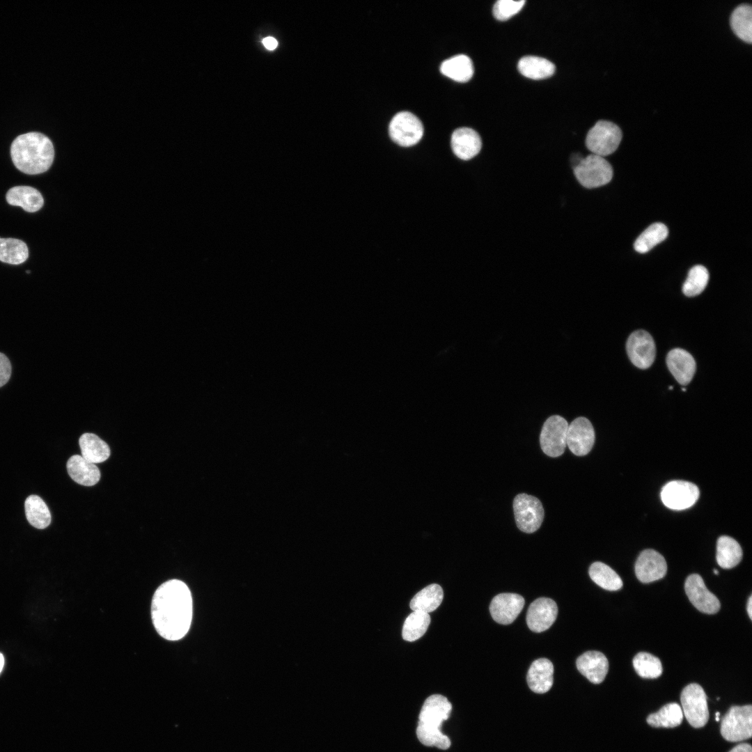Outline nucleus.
Masks as SVG:
<instances>
[{"label":"nucleus","mask_w":752,"mask_h":752,"mask_svg":"<svg viewBox=\"0 0 752 752\" xmlns=\"http://www.w3.org/2000/svg\"><path fill=\"white\" fill-rule=\"evenodd\" d=\"M152 620L157 633L177 641L188 632L192 619V598L187 586L171 579L155 590L151 605Z\"/></svg>","instance_id":"1"},{"label":"nucleus","mask_w":752,"mask_h":752,"mask_svg":"<svg viewBox=\"0 0 752 752\" xmlns=\"http://www.w3.org/2000/svg\"><path fill=\"white\" fill-rule=\"evenodd\" d=\"M10 155L15 167L26 174L47 171L52 164L54 149L50 139L39 132L18 136L12 143Z\"/></svg>","instance_id":"2"},{"label":"nucleus","mask_w":752,"mask_h":752,"mask_svg":"<svg viewBox=\"0 0 752 752\" xmlns=\"http://www.w3.org/2000/svg\"><path fill=\"white\" fill-rule=\"evenodd\" d=\"M452 705L447 698L440 694L431 695L425 700L421 710L416 735L425 746L446 750L451 746L450 739L441 732V726L450 716Z\"/></svg>","instance_id":"3"},{"label":"nucleus","mask_w":752,"mask_h":752,"mask_svg":"<svg viewBox=\"0 0 752 752\" xmlns=\"http://www.w3.org/2000/svg\"><path fill=\"white\" fill-rule=\"evenodd\" d=\"M578 182L583 187L593 189L608 184L613 178V168L603 157L590 154L583 157L573 167Z\"/></svg>","instance_id":"4"},{"label":"nucleus","mask_w":752,"mask_h":752,"mask_svg":"<svg viewBox=\"0 0 752 752\" xmlns=\"http://www.w3.org/2000/svg\"><path fill=\"white\" fill-rule=\"evenodd\" d=\"M622 136V131L616 124L600 120L588 132L586 146L592 154L604 157L616 150Z\"/></svg>","instance_id":"5"},{"label":"nucleus","mask_w":752,"mask_h":752,"mask_svg":"<svg viewBox=\"0 0 752 752\" xmlns=\"http://www.w3.org/2000/svg\"><path fill=\"white\" fill-rule=\"evenodd\" d=\"M721 734L728 742H739L751 737L752 706H733L723 716Z\"/></svg>","instance_id":"6"},{"label":"nucleus","mask_w":752,"mask_h":752,"mask_svg":"<svg viewBox=\"0 0 752 752\" xmlns=\"http://www.w3.org/2000/svg\"><path fill=\"white\" fill-rule=\"evenodd\" d=\"M680 701L684 714L694 728L703 727L709 719L707 696L700 685L691 683L682 691Z\"/></svg>","instance_id":"7"},{"label":"nucleus","mask_w":752,"mask_h":752,"mask_svg":"<svg viewBox=\"0 0 752 752\" xmlns=\"http://www.w3.org/2000/svg\"><path fill=\"white\" fill-rule=\"evenodd\" d=\"M515 522L518 528L526 533L536 531L544 519V509L540 501L527 494H517L513 501Z\"/></svg>","instance_id":"8"},{"label":"nucleus","mask_w":752,"mask_h":752,"mask_svg":"<svg viewBox=\"0 0 752 752\" xmlns=\"http://www.w3.org/2000/svg\"><path fill=\"white\" fill-rule=\"evenodd\" d=\"M391 139L404 147L416 144L423 134V126L420 119L409 111H400L391 119L389 126Z\"/></svg>","instance_id":"9"},{"label":"nucleus","mask_w":752,"mask_h":752,"mask_svg":"<svg viewBox=\"0 0 752 752\" xmlns=\"http://www.w3.org/2000/svg\"><path fill=\"white\" fill-rule=\"evenodd\" d=\"M568 423L559 415L549 417L542 425L540 443L542 451L548 456H561L567 446Z\"/></svg>","instance_id":"10"},{"label":"nucleus","mask_w":752,"mask_h":752,"mask_svg":"<svg viewBox=\"0 0 752 752\" xmlns=\"http://www.w3.org/2000/svg\"><path fill=\"white\" fill-rule=\"evenodd\" d=\"M699 489L692 483L673 480L666 484L661 492L663 503L668 508L681 510L691 507L698 500Z\"/></svg>","instance_id":"11"},{"label":"nucleus","mask_w":752,"mask_h":752,"mask_svg":"<svg viewBox=\"0 0 752 752\" xmlns=\"http://www.w3.org/2000/svg\"><path fill=\"white\" fill-rule=\"evenodd\" d=\"M626 350L629 359L639 368H648L655 359V343L646 331L637 330L632 333L627 340Z\"/></svg>","instance_id":"12"},{"label":"nucleus","mask_w":752,"mask_h":752,"mask_svg":"<svg viewBox=\"0 0 752 752\" xmlns=\"http://www.w3.org/2000/svg\"><path fill=\"white\" fill-rule=\"evenodd\" d=\"M595 439L594 428L588 418L578 417L568 425L566 444L575 455H587L591 451Z\"/></svg>","instance_id":"13"},{"label":"nucleus","mask_w":752,"mask_h":752,"mask_svg":"<svg viewBox=\"0 0 752 752\" xmlns=\"http://www.w3.org/2000/svg\"><path fill=\"white\" fill-rule=\"evenodd\" d=\"M684 590L689 601L700 612L714 614L719 611V599L706 588L699 574H692L687 578Z\"/></svg>","instance_id":"14"},{"label":"nucleus","mask_w":752,"mask_h":752,"mask_svg":"<svg viewBox=\"0 0 752 752\" xmlns=\"http://www.w3.org/2000/svg\"><path fill=\"white\" fill-rule=\"evenodd\" d=\"M558 607L556 602L547 597H540L529 606L526 613V623L534 632L548 629L556 619Z\"/></svg>","instance_id":"15"},{"label":"nucleus","mask_w":752,"mask_h":752,"mask_svg":"<svg viewBox=\"0 0 752 752\" xmlns=\"http://www.w3.org/2000/svg\"><path fill=\"white\" fill-rule=\"evenodd\" d=\"M524 606V599L516 593H500L496 595L489 605V611L494 621L501 625L512 623Z\"/></svg>","instance_id":"16"},{"label":"nucleus","mask_w":752,"mask_h":752,"mask_svg":"<svg viewBox=\"0 0 752 752\" xmlns=\"http://www.w3.org/2000/svg\"><path fill=\"white\" fill-rule=\"evenodd\" d=\"M667 572L664 556L653 549L643 550L635 563V573L642 583H650L663 578Z\"/></svg>","instance_id":"17"},{"label":"nucleus","mask_w":752,"mask_h":752,"mask_svg":"<svg viewBox=\"0 0 752 752\" xmlns=\"http://www.w3.org/2000/svg\"><path fill=\"white\" fill-rule=\"evenodd\" d=\"M451 143L453 153L462 160L474 157L482 147V141L478 132L469 127L456 129L452 134Z\"/></svg>","instance_id":"18"},{"label":"nucleus","mask_w":752,"mask_h":752,"mask_svg":"<svg viewBox=\"0 0 752 752\" xmlns=\"http://www.w3.org/2000/svg\"><path fill=\"white\" fill-rule=\"evenodd\" d=\"M578 671L590 682H602L608 673L609 662L606 656L599 651H587L576 661Z\"/></svg>","instance_id":"19"},{"label":"nucleus","mask_w":752,"mask_h":752,"mask_svg":"<svg viewBox=\"0 0 752 752\" xmlns=\"http://www.w3.org/2000/svg\"><path fill=\"white\" fill-rule=\"evenodd\" d=\"M666 364L673 376L682 385H687L691 381L696 369L694 357L681 348H675L668 353Z\"/></svg>","instance_id":"20"},{"label":"nucleus","mask_w":752,"mask_h":752,"mask_svg":"<svg viewBox=\"0 0 752 752\" xmlns=\"http://www.w3.org/2000/svg\"><path fill=\"white\" fill-rule=\"evenodd\" d=\"M554 666L546 658L535 660L531 665L527 673V683L529 688L535 693L547 692L553 684Z\"/></svg>","instance_id":"21"},{"label":"nucleus","mask_w":752,"mask_h":752,"mask_svg":"<svg viewBox=\"0 0 752 752\" xmlns=\"http://www.w3.org/2000/svg\"><path fill=\"white\" fill-rule=\"evenodd\" d=\"M66 467L70 478L79 485L93 486L100 479L101 474L98 467L85 460L81 455L71 456L67 462Z\"/></svg>","instance_id":"22"},{"label":"nucleus","mask_w":752,"mask_h":752,"mask_svg":"<svg viewBox=\"0 0 752 752\" xmlns=\"http://www.w3.org/2000/svg\"><path fill=\"white\" fill-rule=\"evenodd\" d=\"M6 198L10 205L20 206L29 212L39 210L44 204L43 197L39 191L29 186L10 188L6 193Z\"/></svg>","instance_id":"23"},{"label":"nucleus","mask_w":752,"mask_h":752,"mask_svg":"<svg viewBox=\"0 0 752 752\" xmlns=\"http://www.w3.org/2000/svg\"><path fill=\"white\" fill-rule=\"evenodd\" d=\"M79 444L81 456L91 463L104 462L110 456L111 451L108 444L95 434H83Z\"/></svg>","instance_id":"24"},{"label":"nucleus","mask_w":752,"mask_h":752,"mask_svg":"<svg viewBox=\"0 0 752 752\" xmlns=\"http://www.w3.org/2000/svg\"><path fill=\"white\" fill-rule=\"evenodd\" d=\"M440 70L443 75L454 81L467 82L473 75V65L469 56L459 54L444 61Z\"/></svg>","instance_id":"25"},{"label":"nucleus","mask_w":752,"mask_h":752,"mask_svg":"<svg viewBox=\"0 0 752 752\" xmlns=\"http://www.w3.org/2000/svg\"><path fill=\"white\" fill-rule=\"evenodd\" d=\"M443 598L442 588L437 583H432L418 592L412 599L409 606L412 611L429 613L439 607Z\"/></svg>","instance_id":"26"},{"label":"nucleus","mask_w":752,"mask_h":752,"mask_svg":"<svg viewBox=\"0 0 752 752\" xmlns=\"http://www.w3.org/2000/svg\"><path fill=\"white\" fill-rule=\"evenodd\" d=\"M742 549L739 544L731 537L721 536L716 543V559L719 565L725 569L735 567L741 561Z\"/></svg>","instance_id":"27"},{"label":"nucleus","mask_w":752,"mask_h":752,"mask_svg":"<svg viewBox=\"0 0 752 752\" xmlns=\"http://www.w3.org/2000/svg\"><path fill=\"white\" fill-rule=\"evenodd\" d=\"M517 68L522 75L533 79L549 77L555 72L553 63L535 56H526L520 58Z\"/></svg>","instance_id":"28"},{"label":"nucleus","mask_w":752,"mask_h":752,"mask_svg":"<svg viewBox=\"0 0 752 752\" xmlns=\"http://www.w3.org/2000/svg\"><path fill=\"white\" fill-rule=\"evenodd\" d=\"M730 24L735 35L749 44L752 42V8L750 4L742 3L732 12Z\"/></svg>","instance_id":"29"},{"label":"nucleus","mask_w":752,"mask_h":752,"mask_svg":"<svg viewBox=\"0 0 752 752\" xmlns=\"http://www.w3.org/2000/svg\"><path fill=\"white\" fill-rule=\"evenodd\" d=\"M24 509L28 522L35 528L43 529L49 525L50 511L39 496H29L24 502Z\"/></svg>","instance_id":"30"},{"label":"nucleus","mask_w":752,"mask_h":752,"mask_svg":"<svg viewBox=\"0 0 752 752\" xmlns=\"http://www.w3.org/2000/svg\"><path fill=\"white\" fill-rule=\"evenodd\" d=\"M683 712L676 703H671L663 706L657 712L650 714L647 717L648 723L655 728H674L681 724Z\"/></svg>","instance_id":"31"},{"label":"nucleus","mask_w":752,"mask_h":752,"mask_svg":"<svg viewBox=\"0 0 752 752\" xmlns=\"http://www.w3.org/2000/svg\"><path fill=\"white\" fill-rule=\"evenodd\" d=\"M588 572L590 579L605 590L615 591L622 587V581L619 575L604 563H593Z\"/></svg>","instance_id":"32"},{"label":"nucleus","mask_w":752,"mask_h":752,"mask_svg":"<svg viewBox=\"0 0 752 752\" xmlns=\"http://www.w3.org/2000/svg\"><path fill=\"white\" fill-rule=\"evenodd\" d=\"M430 623L429 613L412 611L405 619L402 630V636L407 641H414L422 637L426 632Z\"/></svg>","instance_id":"33"},{"label":"nucleus","mask_w":752,"mask_h":752,"mask_svg":"<svg viewBox=\"0 0 752 752\" xmlns=\"http://www.w3.org/2000/svg\"><path fill=\"white\" fill-rule=\"evenodd\" d=\"M29 249L22 240L15 238H0V260L11 265H19L27 260Z\"/></svg>","instance_id":"34"},{"label":"nucleus","mask_w":752,"mask_h":752,"mask_svg":"<svg viewBox=\"0 0 752 752\" xmlns=\"http://www.w3.org/2000/svg\"><path fill=\"white\" fill-rule=\"evenodd\" d=\"M667 227L661 223H655L648 226L636 240L634 249L645 253L664 241L668 236Z\"/></svg>","instance_id":"35"},{"label":"nucleus","mask_w":752,"mask_h":752,"mask_svg":"<svg viewBox=\"0 0 752 752\" xmlns=\"http://www.w3.org/2000/svg\"><path fill=\"white\" fill-rule=\"evenodd\" d=\"M633 666L637 674L643 678H657L663 671L659 659L645 652H641L634 657Z\"/></svg>","instance_id":"36"},{"label":"nucleus","mask_w":752,"mask_h":752,"mask_svg":"<svg viewBox=\"0 0 752 752\" xmlns=\"http://www.w3.org/2000/svg\"><path fill=\"white\" fill-rule=\"evenodd\" d=\"M708 281L707 269L703 265H696L689 270L682 285V292L687 297L696 296L705 290Z\"/></svg>","instance_id":"37"},{"label":"nucleus","mask_w":752,"mask_h":752,"mask_svg":"<svg viewBox=\"0 0 752 752\" xmlns=\"http://www.w3.org/2000/svg\"><path fill=\"white\" fill-rule=\"evenodd\" d=\"M524 3V0H499L493 6L494 17L498 20H506L517 14Z\"/></svg>","instance_id":"38"},{"label":"nucleus","mask_w":752,"mask_h":752,"mask_svg":"<svg viewBox=\"0 0 752 752\" xmlns=\"http://www.w3.org/2000/svg\"><path fill=\"white\" fill-rule=\"evenodd\" d=\"M11 375V365L8 357L0 352V387L6 384Z\"/></svg>","instance_id":"39"},{"label":"nucleus","mask_w":752,"mask_h":752,"mask_svg":"<svg viewBox=\"0 0 752 752\" xmlns=\"http://www.w3.org/2000/svg\"><path fill=\"white\" fill-rule=\"evenodd\" d=\"M729 752H752V748L749 744L742 743L735 746Z\"/></svg>","instance_id":"40"},{"label":"nucleus","mask_w":752,"mask_h":752,"mask_svg":"<svg viewBox=\"0 0 752 752\" xmlns=\"http://www.w3.org/2000/svg\"><path fill=\"white\" fill-rule=\"evenodd\" d=\"M263 43L265 45V47L267 49H269V50L274 49L277 47V45H278V42L276 40V39H274L272 37H267V38H264L263 40Z\"/></svg>","instance_id":"41"},{"label":"nucleus","mask_w":752,"mask_h":752,"mask_svg":"<svg viewBox=\"0 0 752 752\" xmlns=\"http://www.w3.org/2000/svg\"><path fill=\"white\" fill-rule=\"evenodd\" d=\"M746 610H747V612H748V614H749V616L750 619H752V596L751 595L749 598L748 603H747V605H746Z\"/></svg>","instance_id":"42"},{"label":"nucleus","mask_w":752,"mask_h":752,"mask_svg":"<svg viewBox=\"0 0 752 752\" xmlns=\"http://www.w3.org/2000/svg\"><path fill=\"white\" fill-rule=\"evenodd\" d=\"M3 666H4V657H3V655L0 652V673L3 670Z\"/></svg>","instance_id":"43"},{"label":"nucleus","mask_w":752,"mask_h":752,"mask_svg":"<svg viewBox=\"0 0 752 752\" xmlns=\"http://www.w3.org/2000/svg\"><path fill=\"white\" fill-rule=\"evenodd\" d=\"M713 571H714V574H716V575H717V574H719V571H718V570H716V569H714V570H713Z\"/></svg>","instance_id":"44"},{"label":"nucleus","mask_w":752,"mask_h":752,"mask_svg":"<svg viewBox=\"0 0 752 752\" xmlns=\"http://www.w3.org/2000/svg\"><path fill=\"white\" fill-rule=\"evenodd\" d=\"M719 715H720L719 712H716V717H719Z\"/></svg>","instance_id":"45"},{"label":"nucleus","mask_w":752,"mask_h":752,"mask_svg":"<svg viewBox=\"0 0 752 752\" xmlns=\"http://www.w3.org/2000/svg\"><path fill=\"white\" fill-rule=\"evenodd\" d=\"M716 721H719V717H716Z\"/></svg>","instance_id":"46"},{"label":"nucleus","mask_w":752,"mask_h":752,"mask_svg":"<svg viewBox=\"0 0 752 752\" xmlns=\"http://www.w3.org/2000/svg\"><path fill=\"white\" fill-rule=\"evenodd\" d=\"M26 272L27 274H29V273H30V271H29V270H27V271H26Z\"/></svg>","instance_id":"47"}]
</instances>
